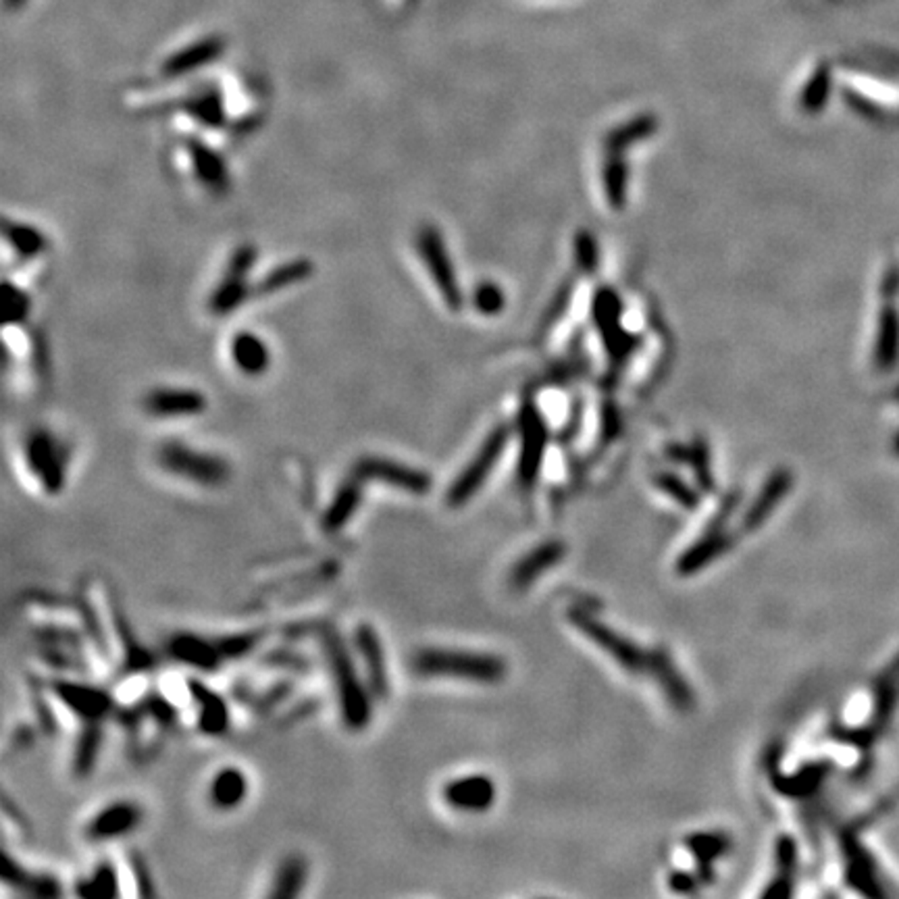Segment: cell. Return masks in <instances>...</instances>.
<instances>
[{"mask_svg": "<svg viewBox=\"0 0 899 899\" xmlns=\"http://www.w3.org/2000/svg\"><path fill=\"white\" fill-rule=\"evenodd\" d=\"M323 652L336 679L341 721L352 731L365 729L371 722V689L362 685L350 652L336 631L323 633Z\"/></svg>", "mask_w": 899, "mask_h": 899, "instance_id": "6da1fadb", "label": "cell"}, {"mask_svg": "<svg viewBox=\"0 0 899 899\" xmlns=\"http://www.w3.org/2000/svg\"><path fill=\"white\" fill-rule=\"evenodd\" d=\"M413 671L421 677H452L493 685L506 677V662L492 654L425 647L415 654Z\"/></svg>", "mask_w": 899, "mask_h": 899, "instance_id": "7a4b0ae2", "label": "cell"}, {"mask_svg": "<svg viewBox=\"0 0 899 899\" xmlns=\"http://www.w3.org/2000/svg\"><path fill=\"white\" fill-rule=\"evenodd\" d=\"M158 463L171 475L194 481L202 487H221L227 483L232 469L225 458L187 448L184 444H165L158 450Z\"/></svg>", "mask_w": 899, "mask_h": 899, "instance_id": "3957f363", "label": "cell"}, {"mask_svg": "<svg viewBox=\"0 0 899 899\" xmlns=\"http://www.w3.org/2000/svg\"><path fill=\"white\" fill-rule=\"evenodd\" d=\"M570 625L575 626L577 631H581V636L588 637L591 644L598 646L604 654L618 662L625 671L629 673H644L647 671V658H650V652H644L639 646L633 644L631 639H626L625 636H620L618 631L612 629L602 620H598L591 612L583 608H575L569 612Z\"/></svg>", "mask_w": 899, "mask_h": 899, "instance_id": "277c9868", "label": "cell"}, {"mask_svg": "<svg viewBox=\"0 0 899 899\" xmlns=\"http://www.w3.org/2000/svg\"><path fill=\"white\" fill-rule=\"evenodd\" d=\"M508 437H511V429L504 427V425H502V427H496L490 435H487V440L477 450V454L473 456L471 463L464 466L463 473H460V475L454 479V483L450 485L448 493H445V502H448V506H452V508L464 506L466 502L475 496V493L479 492V487L483 485V481L490 477L493 464L498 463L502 452H504L506 444H508Z\"/></svg>", "mask_w": 899, "mask_h": 899, "instance_id": "5b68a950", "label": "cell"}, {"mask_svg": "<svg viewBox=\"0 0 899 899\" xmlns=\"http://www.w3.org/2000/svg\"><path fill=\"white\" fill-rule=\"evenodd\" d=\"M25 458L46 493H59L67 481V452L62 444L44 429L32 431L25 442Z\"/></svg>", "mask_w": 899, "mask_h": 899, "instance_id": "8992f818", "label": "cell"}, {"mask_svg": "<svg viewBox=\"0 0 899 899\" xmlns=\"http://www.w3.org/2000/svg\"><path fill=\"white\" fill-rule=\"evenodd\" d=\"M416 246H419L421 259L429 271L431 280H434L437 290H440L444 302L452 311H458L460 304H463V294H460L454 267H452L448 250H445V244L442 240V234L437 232V227H421L419 235H416Z\"/></svg>", "mask_w": 899, "mask_h": 899, "instance_id": "52a82bcc", "label": "cell"}, {"mask_svg": "<svg viewBox=\"0 0 899 899\" xmlns=\"http://www.w3.org/2000/svg\"><path fill=\"white\" fill-rule=\"evenodd\" d=\"M735 506H737V498H727L722 502L721 512L716 514L713 522H710L706 533H703L698 541L692 543L685 554H681V559L677 560L679 575L687 577L698 573V570L706 569L710 562L721 559V556L727 552L731 543H733V538H731V533L724 525H727L729 514L735 511Z\"/></svg>", "mask_w": 899, "mask_h": 899, "instance_id": "ba28073f", "label": "cell"}, {"mask_svg": "<svg viewBox=\"0 0 899 899\" xmlns=\"http://www.w3.org/2000/svg\"><path fill=\"white\" fill-rule=\"evenodd\" d=\"M352 475H357L362 481H379V483L396 487V490H402L406 493H416V496L427 493L431 487V477L425 471L413 469V466L381 456L360 458L354 464Z\"/></svg>", "mask_w": 899, "mask_h": 899, "instance_id": "9c48e42d", "label": "cell"}, {"mask_svg": "<svg viewBox=\"0 0 899 899\" xmlns=\"http://www.w3.org/2000/svg\"><path fill=\"white\" fill-rule=\"evenodd\" d=\"M354 647H357L360 665L365 668L367 687L371 689V693L378 695V698H387L389 693L387 662L378 631H375L371 625L360 623L357 626V631H354Z\"/></svg>", "mask_w": 899, "mask_h": 899, "instance_id": "30bf717a", "label": "cell"}, {"mask_svg": "<svg viewBox=\"0 0 899 899\" xmlns=\"http://www.w3.org/2000/svg\"><path fill=\"white\" fill-rule=\"evenodd\" d=\"M142 808L134 801H113L104 806L96 817L88 822L86 837L90 841H113L128 837L142 822Z\"/></svg>", "mask_w": 899, "mask_h": 899, "instance_id": "8fae6325", "label": "cell"}, {"mask_svg": "<svg viewBox=\"0 0 899 899\" xmlns=\"http://www.w3.org/2000/svg\"><path fill=\"white\" fill-rule=\"evenodd\" d=\"M167 652L179 665L198 668V671L213 673L221 668L223 654L217 646V639H206L194 633H177L167 644Z\"/></svg>", "mask_w": 899, "mask_h": 899, "instance_id": "7c38bea8", "label": "cell"}, {"mask_svg": "<svg viewBox=\"0 0 899 899\" xmlns=\"http://www.w3.org/2000/svg\"><path fill=\"white\" fill-rule=\"evenodd\" d=\"M444 801L463 812H483L496 799V785L485 775H469L450 780L442 791Z\"/></svg>", "mask_w": 899, "mask_h": 899, "instance_id": "4fadbf2b", "label": "cell"}, {"mask_svg": "<svg viewBox=\"0 0 899 899\" xmlns=\"http://www.w3.org/2000/svg\"><path fill=\"white\" fill-rule=\"evenodd\" d=\"M144 408L158 419H176V416L200 415L206 408L205 394L196 389L160 387L144 398Z\"/></svg>", "mask_w": 899, "mask_h": 899, "instance_id": "5bb4252c", "label": "cell"}, {"mask_svg": "<svg viewBox=\"0 0 899 899\" xmlns=\"http://www.w3.org/2000/svg\"><path fill=\"white\" fill-rule=\"evenodd\" d=\"M646 673H650L652 677L656 679L660 689L666 693L668 702H671L674 708H679V710H692L693 708L695 695L692 692V687H689V683L685 681V677H683V674L679 673V668L674 666V662L671 656H668V652L662 650V647H658V650H652L650 658H647V671Z\"/></svg>", "mask_w": 899, "mask_h": 899, "instance_id": "9a60e30c", "label": "cell"}, {"mask_svg": "<svg viewBox=\"0 0 899 899\" xmlns=\"http://www.w3.org/2000/svg\"><path fill=\"white\" fill-rule=\"evenodd\" d=\"M546 442H548V434L541 419L533 413V410H525L521 419L522 452L519 460V479L525 487L533 485L535 477H538L543 460V450H546Z\"/></svg>", "mask_w": 899, "mask_h": 899, "instance_id": "2e32d148", "label": "cell"}, {"mask_svg": "<svg viewBox=\"0 0 899 899\" xmlns=\"http://www.w3.org/2000/svg\"><path fill=\"white\" fill-rule=\"evenodd\" d=\"M54 692L65 706L88 722L102 721L113 706L110 695L100 687L92 685H78V683L57 681L54 683Z\"/></svg>", "mask_w": 899, "mask_h": 899, "instance_id": "e0dca14e", "label": "cell"}, {"mask_svg": "<svg viewBox=\"0 0 899 899\" xmlns=\"http://www.w3.org/2000/svg\"><path fill=\"white\" fill-rule=\"evenodd\" d=\"M564 554H567V546L559 540L541 543V546L531 550V552L522 556V559L514 564L511 573V588L519 591L527 589L529 585L546 573V570L554 569L556 564L564 559Z\"/></svg>", "mask_w": 899, "mask_h": 899, "instance_id": "ac0fdd59", "label": "cell"}, {"mask_svg": "<svg viewBox=\"0 0 899 899\" xmlns=\"http://www.w3.org/2000/svg\"><path fill=\"white\" fill-rule=\"evenodd\" d=\"M187 155L192 158V167L196 171V177L205 184L208 190L215 194H225L232 187V177H229L227 165L219 152H215L211 146L205 142L187 138L186 140Z\"/></svg>", "mask_w": 899, "mask_h": 899, "instance_id": "d6986e66", "label": "cell"}, {"mask_svg": "<svg viewBox=\"0 0 899 899\" xmlns=\"http://www.w3.org/2000/svg\"><path fill=\"white\" fill-rule=\"evenodd\" d=\"M223 51H225V40L219 36H211L205 40L194 42V44L186 46L184 51H179L173 54V57L167 59L163 62V73L167 78H179V75H187L196 69L208 65V62L217 61Z\"/></svg>", "mask_w": 899, "mask_h": 899, "instance_id": "ffe728a7", "label": "cell"}, {"mask_svg": "<svg viewBox=\"0 0 899 899\" xmlns=\"http://www.w3.org/2000/svg\"><path fill=\"white\" fill-rule=\"evenodd\" d=\"M190 692L198 708V729L202 733L213 737L225 733L229 729V710L221 695L198 681H190Z\"/></svg>", "mask_w": 899, "mask_h": 899, "instance_id": "44dd1931", "label": "cell"}, {"mask_svg": "<svg viewBox=\"0 0 899 899\" xmlns=\"http://www.w3.org/2000/svg\"><path fill=\"white\" fill-rule=\"evenodd\" d=\"M791 473L780 469L777 473H772L770 479L766 481V485L760 490V493L754 500V504L750 506V511L745 512L743 517V529L748 531H754L762 522L770 517V512L780 504V500L787 496V492L791 490Z\"/></svg>", "mask_w": 899, "mask_h": 899, "instance_id": "7402d4cb", "label": "cell"}, {"mask_svg": "<svg viewBox=\"0 0 899 899\" xmlns=\"http://www.w3.org/2000/svg\"><path fill=\"white\" fill-rule=\"evenodd\" d=\"M248 796V779L235 766H225L208 785V801L221 812L235 810Z\"/></svg>", "mask_w": 899, "mask_h": 899, "instance_id": "603a6c76", "label": "cell"}, {"mask_svg": "<svg viewBox=\"0 0 899 899\" xmlns=\"http://www.w3.org/2000/svg\"><path fill=\"white\" fill-rule=\"evenodd\" d=\"M362 483H365V481L359 479L357 475H352L340 485V490L336 492L331 504L327 506V511L323 514V527L327 533L341 531V529L352 521L354 514H357L362 502Z\"/></svg>", "mask_w": 899, "mask_h": 899, "instance_id": "cb8c5ba5", "label": "cell"}, {"mask_svg": "<svg viewBox=\"0 0 899 899\" xmlns=\"http://www.w3.org/2000/svg\"><path fill=\"white\" fill-rule=\"evenodd\" d=\"M315 273V264L309 259H294L280 264L273 271H269L263 280L253 288V296L275 294V292L290 288V285L300 283Z\"/></svg>", "mask_w": 899, "mask_h": 899, "instance_id": "d4e9b609", "label": "cell"}, {"mask_svg": "<svg viewBox=\"0 0 899 899\" xmlns=\"http://www.w3.org/2000/svg\"><path fill=\"white\" fill-rule=\"evenodd\" d=\"M232 357L242 373L261 375L269 368V348L254 333L242 331L232 341Z\"/></svg>", "mask_w": 899, "mask_h": 899, "instance_id": "484cf974", "label": "cell"}, {"mask_svg": "<svg viewBox=\"0 0 899 899\" xmlns=\"http://www.w3.org/2000/svg\"><path fill=\"white\" fill-rule=\"evenodd\" d=\"M777 876L772 883L762 891V897H789L793 891V875L798 866V847L791 837H779L777 841Z\"/></svg>", "mask_w": 899, "mask_h": 899, "instance_id": "4316f807", "label": "cell"}, {"mask_svg": "<svg viewBox=\"0 0 899 899\" xmlns=\"http://www.w3.org/2000/svg\"><path fill=\"white\" fill-rule=\"evenodd\" d=\"M3 881L6 885H13V887L24 891L27 895L33 897H54L61 895L59 883L53 879V876L46 875H32L19 866V864L11 862L9 856L3 858Z\"/></svg>", "mask_w": 899, "mask_h": 899, "instance_id": "83f0119b", "label": "cell"}, {"mask_svg": "<svg viewBox=\"0 0 899 899\" xmlns=\"http://www.w3.org/2000/svg\"><path fill=\"white\" fill-rule=\"evenodd\" d=\"M309 881V864L300 856H288L275 870L269 897H298Z\"/></svg>", "mask_w": 899, "mask_h": 899, "instance_id": "f1b7e54d", "label": "cell"}, {"mask_svg": "<svg viewBox=\"0 0 899 899\" xmlns=\"http://www.w3.org/2000/svg\"><path fill=\"white\" fill-rule=\"evenodd\" d=\"M246 277L248 275L235 273V271L227 269L225 277H223L219 288L213 292L211 302H208V306H211V312L223 317V315H229V312H234L235 309H240V306L246 302V298L253 296V288H250V285L246 283Z\"/></svg>", "mask_w": 899, "mask_h": 899, "instance_id": "f546056e", "label": "cell"}, {"mask_svg": "<svg viewBox=\"0 0 899 899\" xmlns=\"http://www.w3.org/2000/svg\"><path fill=\"white\" fill-rule=\"evenodd\" d=\"M5 238L21 259H36L46 250V238L40 229L27 225V223L5 221Z\"/></svg>", "mask_w": 899, "mask_h": 899, "instance_id": "4dcf8cb0", "label": "cell"}, {"mask_svg": "<svg viewBox=\"0 0 899 899\" xmlns=\"http://www.w3.org/2000/svg\"><path fill=\"white\" fill-rule=\"evenodd\" d=\"M186 110L194 120L206 128H223L225 125V109H223L221 94L215 88H205L192 99H187Z\"/></svg>", "mask_w": 899, "mask_h": 899, "instance_id": "1f68e13d", "label": "cell"}, {"mask_svg": "<svg viewBox=\"0 0 899 899\" xmlns=\"http://www.w3.org/2000/svg\"><path fill=\"white\" fill-rule=\"evenodd\" d=\"M78 895L81 897H115L120 894V879H117V870L110 862H102L96 866V870L88 879H81L78 883Z\"/></svg>", "mask_w": 899, "mask_h": 899, "instance_id": "d6a6232c", "label": "cell"}, {"mask_svg": "<svg viewBox=\"0 0 899 899\" xmlns=\"http://www.w3.org/2000/svg\"><path fill=\"white\" fill-rule=\"evenodd\" d=\"M846 854H847V879L854 887H858L862 894L875 895V891L870 889V885L875 883V868L873 862H870L868 854L856 843L854 839L846 841Z\"/></svg>", "mask_w": 899, "mask_h": 899, "instance_id": "836d02e7", "label": "cell"}, {"mask_svg": "<svg viewBox=\"0 0 899 899\" xmlns=\"http://www.w3.org/2000/svg\"><path fill=\"white\" fill-rule=\"evenodd\" d=\"M689 852L695 856V860L702 868H710V864L719 860L722 854H727L731 841L722 833H698L687 839Z\"/></svg>", "mask_w": 899, "mask_h": 899, "instance_id": "e575fe53", "label": "cell"}, {"mask_svg": "<svg viewBox=\"0 0 899 899\" xmlns=\"http://www.w3.org/2000/svg\"><path fill=\"white\" fill-rule=\"evenodd\" d=\"M100 741H102V731L99 727V722H88L86 731H81L80 735L78 748H75L73 769L78 775H88V772L94 769L96 760H99Z\"/></svg>", "mask_w": 899, "mask_h": 899, "instance_id": "d590c367", "label": "cell"}, {"mask_svg": "<svg viewBox=\"0 0 899 899\" xmlns=\"http://www.w3.org/2000/svg\"><path fill=\"white\" fill-rule=\"evenodd\" d=\"M3 315L6 325H21L30 315L32 309V300L25 294L24 290L13 285L11 282H5L3 285Z\"/></svg>", "mask_w": 899, "mask_h": 899, "instance_id": "8d00e7d4", "label": "cell"}, {"mask_svg": "<svg viewBox=\"0 0 899 899\" xmlns=\"http://www.w3.org/2000/svg\"><path fill=\"white\" fill-rule=\"evenodd\" d=\"M652 129H654L652 117H639V120L625 123L623 128L612 131V134L608 136V140H606V146H608L610 152L623 150L625 146H629L633 142L641 140V138L650 136Z\"/></svg>", "mask_w": 899, "mask_h": 899, "instance_id": "74e56055", "label": "cell"}, {"mask_svg": "<svg viewBox=\"0 0 899 899\" xmlns=\"http://www.w3.org/2000/svg\"><path fill=\"white\" fill-rule=\"evenodd\" d=\"M604 190L606 196H608L610 206L620 208L625 205V192H626V171L625 165L620 163L617 157H612L608 163H606L604 169Z\"/></svg>", "mask_w": 899, "mask_h": 899, "instance_id": "f35d334b", "label": "cell"}, {"mask_svg": "<svg viewBox=\"0 0 899 899\" xmlns=\"http://www.w3.org/2000/svg\"><path fill=\"white\" fill-rule=\"evenodd\" d=\"M263 633H238V636H225L217 639V646L223 654V660H238L254 650L261 644Z\"/></svg>", "mask_w": 899, "mask_h": 899, "instance_id": "ab89813d", "label": "cell"}, {"mask_svg": "<svg viewBox=\"0 0 899 899\" xmlns=\"http://www.w3.org/2000/svg\"><path fill=\"white\" fill-rule=\"evenodd\" d=\"M654 485L665 492L666 496H671L683 508L698 506V493H695L689 485L683 483L679 477L671 475V473H660V475L654 477Z\"/></svg>", "mask_w": 899, "mask_h": 899, "instance_id": "60d3db41", "label": "cell"}, {"mask_svg": "<svg viewBox=\"0 0 899 899\" xmlns=\"http://www.w3.org/2000/svg\"><path fill=\"white\" fill-rule=\"evenodd\" d=\"M827 94H828V78H827L825 69H820V72L814 75L810 81H808V86L804 90V96H801L804 100L801 102H804V107L808 110H818L822 104H825Z\"/></svg>", "mask_w": 899, "mask_h": 899, "instance_id": "b9f144b4", "label": "cell"}, {"mask_svg": "<svg viewBox=\"0 0 899 899\" xmlns=\"http://www.w3.org/2000/svg\"><path fill=\"white\" fill-rule=\"evenodd\" d=\"M473 302H475L477 311L483 312V315H496L502 309V304H504V296H502L500 288H496L493 283H481L475 290Z\"/></svg>", "mask_w": 899, "mask_h": 899, "instance_id": "7bdbcfd3", "label": "cell"}, {"mask_svg": "<svg viewBox=\"0 0 899 899\" xmlns=\"http://www.w3.org/2000/svg\"><path fill=\"white\" fill-rule=\"evenodd\" d=\"M693 464H695V475H698L703 490H713V475H710L708 454H706V448H703V445H700V448H693Z\"/></svg>", "mask_w": 899, "mask_h": 899, "instance_id": "ee69618b", "label": "cell"}, {"mask_svg": "<svg viewBox=\"0 0 899 899\" xmlns=\"http://www.w3.org/2000/svg\"><path fill=\"white\" fill-rule=\"evenodd\" d=\"M577 254L581 256L585 267L591 269V264H594V261H596V250H594V242H591L588 234L579 238V244H577Z\"/></svg>", "mask_w": 899, "mask_h": 899, "instance_id": "f6af8a7d", "label": "cell"}, {"mask_svg": "<svg viewBox=\"0 0 899 899\" xmlns=\"http://www.w3.org/2000/svg\"><path fill=\"white\" fill-rule=\"evenodd\" d=\"M671 887L674 891H679V894H689V891L695 887V881L685 873H677L671 876Z\"/></svg>", "mask_w": 899, "mask_h": 899, "instance_id": "bcb514c9", "label": "cell"}, {"mask_svg": "<svg viewBox=\"0 0 899 899\" xmlns=\"http://www.w3.org/2000/svg\"><path fill=\"white\" fill-rule=\"evenodd\" d=\"M21 3H24V0H9V5H11V6H17V5H21Z\"/></svg>", "mask_w": 899, "mask_h": 899, "instance_id": "7dc6e473", "label": "cell"}]
</instances>
